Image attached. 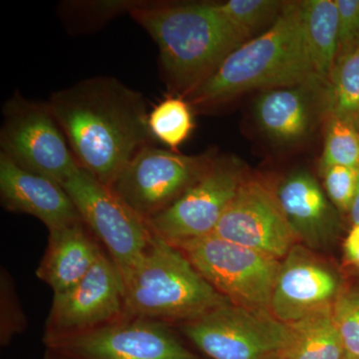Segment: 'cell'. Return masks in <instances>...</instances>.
<instances>
[{"instance_id":"cell-12","label":"cell","mask_w":359,"mask_h":359,"mask_svg":"<svg viewBox=\"0 0 359 359\" xmlns=\"http://www.w3.org/2000/svg\"><path fill=\"white\" fill-rule=\"evenodd\" d=\"M124 316L121 275L110 257L102 252L93 268L76 285L54 294L43 341L83 334Z\"/></svg>"},{"instance_id":"cell-14","label":"cell","mask_w":359,"mask_h":359,"mask_svg":"<svg viewBox=\"0 0 359 359\" xmlns=\"http://www.w3.org/2000/svg\"><path fill=\"white\" fill-rule=\"evenodd\" d=\"M330 81L318 75L290 86L264 90L254 105L255 120L264 136L282 147L309 140L330 115Z\"/></svg>"},{"instance_id":"cell-31","label":"cell","mask_w":359,"mask_h":359,"mask_svg":"<svg viewBox=\"0 0 359 359\" xmlns=\"http://www.w3.org/2000/svg\"><path fill=\"white\" fill-rule=\"evenodd\" d=\"M44 359H72L69 358H66L65 355H61V354H58L54 353V351H49L47 349V353L45 354Z\"/></svg>"},{"instance_id":"cell-19","label":"cell","mask_w":359,"mask_h":359,"mask_svg":"<svg viewBox=\"0 0 359 359\" xmlns=\"http://www.w3.org/2000/svg\"><path fill=\"white\" fill-rule=\"evenodd\" d=\"M287 325V339L280 351L283 359H342L346 351L335 325L332 306Z\"/></svg>"},{"instance_id":"cell-22","label":"cell","mask_w":359,"mask_h":359,"mask_svg":"<svg viewBox=\"0 0 359 359\" xmlns=\"http://www.w3.org/2000/svg\"><path fill=\"white\" fill-rule=\"evenodd\" d=\"M287 2L283 0H228L215 2L219 14L245 40L275 25Z\"/></svg>"},{"instance_id":"cell-33","label":"cell","mask_w":359,"mask_h":359,"mask_svg":"<svg viewBox=\"0 0 359 359\" xmlns=\"http://www.w3.org/2000/svg\"><path fill=\"white\" fill-rule=\"evenodd\" d=\"M342 359H359L358 358H354V356L351 355V354L348 353H344V358Z\"/></svg>"},{"instance_id":"cell-23","label":"cell","mask_w":359,"mask_h":359,"mask_svg":"<svg viewBox=\"0 0 359 359\" xmlns=\"http://www.w3.org/2000/svg\"><path fill=\"white\" fill-rule=\"evenodd\" d=\"M330 115L359 131V45L337 59L330 78Z\"/></svg>"},{"instance_id":"cell-13","label":"cell","mask_w":359,"mask_h":359,"mask_svg":"<svg viewBox=\"0 0 359 359\" xmlns=\"http://www.w3.org/2000/svg\"><path fill=\"white\" fill-rule=\"evenodd\" d=\"M214 235L282 261L297 237L276 199L259 180H245L219 219Z\"/></svg>"},{"instance_id":"cell-29","label":"cell","mask_w":359,"mask_h":359,"mask_svg":"<svg viewBox=\"0 0 359 359\" xmlns=\"http://www.w3.org/2000/svg\"><path fill=\"white\" fill-rule=\"evenodd\" d=\"M347 262L359 269V224L353 226L344 245Z\"/></svg>"},{"instance_id":"cell-6","label":"cell","mask_w":359,"mask_h":359,"mask_svg":"<svg viewBox=\"0 0 359 359\" xmlns=\"http://www.w3.org/2000/svg\"><path fill=\"white\" fill-rule=\"evenodd\" d=\"M175 247L231 304L269 311L280 259L214 233Z\"/></svg>"},{"instance_id":"cell-32","label":"cell","mask_w":359,"mask_h":359,"mask_svg":"<svg viewBox=\"0 0 359 359\" xmlns=\"http://www.w3.org/2000/svg\"><path fill=\"white\" fill-rule=\"evenodd\" d=\"M263 359H283V356L280 355V353H276L271 354V355L266 356V358H264Z\"/></svg>"},{"instance_id":"cell-28","label":"cell","mask_w":359,"mask_h":359,"mask_svg":"<svg viewBox=\"0 0 359 359\" xmlns=\"http://www.w3.org/2000/svg\"><path fill=\"white\" fill-rule=\"evenodd\" d=\"M335 4L339 13L337 60L359 45V0H335Z\"/></svg>"},{"instance_id":"cell-11","label":"cell","mask_w":359,"mask_h":359,"mask_svg":"<svg viewBox=\"0 0 359 359\" xmlns=\"http://www.w3.org/2000/svg\"><path fill=\"white\" fill-rule=\"evenodd\" d=\"M44 344L72 359H200L166 323L132 316Z\"/></svg>"},{"instance_id":"cell-3","label":"cell","mask_w":359,"mask_h":359,"mask_svg":"<svg viewBox=\"0 0 359 359\" xmlns=\"http://www.w3.org/2000/svg\"><path fill=\"white\" fill-rule=\"evenodd\" d=\"M316 75L301 1H289L275 25L231 52L186 99L196 109H214L252 90L290 86Z\"/></svg>"},{"instance_id":"cell-5","label":"cell","mask_w":359,"mask_h":359,"mask_svg":"<svg viewBox=\"0 0 359 359\" xmlns=\"http://www.w3.org/2000/svg\"><path fill=\"white\" fill-rule=\"evenodd\" d=\"M2 154L32 173L65 185L78 165L48 102L28 100L15 92L2 108Z\"/></svg>"},{"instance_id":"cell-4","label":"cell","mask_w":359,"mask_h":359,"mask_svg":"<svg viewBox=\"0 0 359 359\" xmlns=\"http://www.w3.org/2000/svg\"><path fill=\"white\" fill-rule=\"evenodd\" d=\"M123 285L125 314L132 318L184 323L231 304L179 248L155 235Z\"/></svg>"},{"instance_id":"cell-20","label":"cell","mask_w":359,"mask_h":359,"mask_svg":"<svg viewBox=\"0 0 359 359\" xmlns=\"http://www.w3.org/2000/svg\"><path fill=\"white\" fill-rule=\"evenodd\" d=\"M301 11L314 72L330 81L339 52V13L335 0H304Z\"/></svg>"},{"instance_id":"cell-16","label":"cell","mask_w":359,"mask_h":359,"mask_svg":"<svg viewBox=\"0 0 359 359\" xmlns=\"http://www.w3.org/2000/svg\"><path fill=\"white\" fill-rule=\"evenodd\" d=\"M275 194L299 242L313 252L334 247L341 230L339 212L311 172H290Z\"/></svg>"},{"instance_id":"cell-30","label":"cell","mask_w":359,"mask_h":359,"mask_svg":"<svg viewBox=\"0 0 359 359\" xmlns=\"http://www.w3.org/2000/svg\"><path fill=\"white\" fill-rule=\"evenodd\" d=\"M348 214L351 216L353 226H358L359 224V182L358 190H356L355 196H354L353 205H351V211H349Z\"/></svg>"},{"instance_id":"cell-1","label":"cell","mask_w":359,"mask_h":359,"mask_svg":"<svg viewBox=\"0 0 359 359\" xmlns=\"http://www.w3.org/2000/svg\"><path fill=\"white\" fill-rule=\"evenodd\" d=\"M48 104L78 165L108 188L152 142L145 98L114 77L87 78L52 93Z\"/></svg>"},{"instance_id":"cell-7","label":"cell","mask_w":359,"mask_h":359,"mask_svg":"<svg viewBox=\"0 0 359 359\" xmlns=\"http://www.w3.org/2000/svg\"><path fill=\"white\" fill-rule=\"evenodd\" d=\"M215 157L211 153L182 154L150 144L130 160L110 189L147 224L196 183Z\"/></svg>"},{"instance_id":"cell-9","label":"cell","mask_w":359,"mask_h":359,"mask_svg":"<svg viewBox=\"0 0 359 359\" xmlns=\"http://www.w3.org/2000/svg\"><path fill=\"white\" fill-rule=\"evenodd\" d=\"M247 179L242 163L216 156L204 175L176 202L149 219V229L173 245L212 235Z\"/></svg>"},{"instance_id":"cell-8","label":"cell","mask_w":359,"mask_h":359,"mask_svg":"<svg viewBox=\"0 0 359 359\" xmlns=\"http://www.w3.org/2000/svg\"><path fill=\"white\" fill-rule=\"evenodd\" d=\"M85 226L104 245L122 280L140 262L152 243V231L122 202L81 167L63 185Z\"/></svg>"},{"instance_id":"cell-18","label":"cell","mask_w":359,"mask_h":359,"mask_svg":"<svg viewBox=\"0 0 359 359\" xmlns=\"http://www.w3.org/2000/svg\"><path fill=\"white\" fill-rule=\"evenodd\" d=\"M87 229L83 221H78L49 231L48 245L36 276L54 294L76 285L102 254Z\"/></svg>"},{"instance_id":"cell-21","label":"cell","mask_w":359,"mask_h":359,"mask_svg":"<svg viewBox=\"0 0 359 359\" xmlns=\"http://www.w3.org/2000/svg\"><path fill=\"white\" fill-rule=\"evenodd\" d=\"M148 126L153 139L179 152L195 126L192 106L184 97L168 95L149 111Z\"/></svg>"},{"instance_id":"cell-27","label":"cell","mask_w":359,"mask_h":359,"mask_svg":"<svg viewBox=\"0 0 359 359\" xmlns=\"http://www.w3.org/2000/svg\"><path fill=\"white\" fill-rule=\"evenodd\" d=\"M26 327L25 314L14 292L11 276L2 269L1 273V327L0 342L7 346L16 334L23 332Z\"/></svg>"},{"instance_id":"cell-26","label":"cell","mask_w":359,"mask_h":359,"mask_svg":"<svg viewBox=\"0 0 359 359\" xmlns=\"http://www.w3.org/2000/svg\"><path fill=\"white\" fill-rule=\"evenodd\" d=\"M320 172L328 199L339 212H349L358 190L359 168L330 166Z\"/></svg>"},{"instance_id":"cell-10","label":"cell","mask_w":359,"mask_h":359,"mask_svg":"<svg viewBox=\"0 0 359 359\" xmlns=\"http://www.w3.org/2000/svg\"><path fill=\"white\" fill-rule=\"evenodd\" d=\"M181 325L184 334L211 359H263L282 351L289 332L271 311L233 304Z\"/></svg>"},{"instance_id":"cell-25","label":"cell","mask_w":359,"mask_h":359,"mask_svg":"<svg viewBox=\"0 0 359 359\" xmlns=\"http://www.w3.org/2000/svg\"><path fill=\"white\" fill-rule=\"evenodd\" d=\"M332 316L344 351L359 358V290L342 289L332 304Z\"/></svg>"},{"instance_id":"cell-2","label":"cell","mask_w":359,"mask_h":359,"mask_svg":"<svg viewBox=\"0 0 359 359\" xmlns=\"http://www.w3.org/2000/svg\"><path fill=\"white\" fill-rule=\"evenodd\" d=\"M130 15L154 39L168 87L186 98L245 40L215 2L137 1Z\"/></svg>"},{"instance_id":"cell-15","label":"cell","mask_w":359,"mask_h":359,"mask_svg":"<svg viewBox=\"0 0 359 359\" xmlns=\"http://www.w3.org/2000/svg\"><path fill=\"white\" fill-rule=\"evenodd\" d=\"M334 269L306 245L295 244L280 262L269 311L285 325L328 306L341 292Z\"/></svg>"},{"instance_id":"cell-24","label":"cell","mask_w":359,"mask_h":359,"mask_svg":"<svg viewBox=\"0 0 359 359\" xmlns=\"http://www.w3.org/2000/svg\"><path fill=\"white\" fill-rule=\"evenodd\" d=\"M320 171L330 166L359 168V131L349 123L328 115Z\"/></svg>"},{"instance_id":"cell-17","label":"cell","mask_w":359,"mask_h":359,"mask_svg":"<svg viewBox=\"0 0 359 359\" xmlns=\"http://www.w3.org/2000/svg\"><path fill=\"white\" fill-rule=\"evenodd\" d=\"M0 199L8 211L40 219L48 231L82 221L60 184L32 173L0 153Z\"/></svg>"}]
</instances>
